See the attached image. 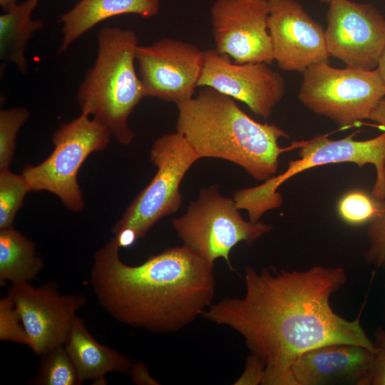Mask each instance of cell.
Segmentation results:
<instances>
[{
	"label": "cell",
	"instance_id": "cell-1",
	"mask_svg": "<svg viewBox=\"0 0 385 385\" xmlns=\"http://www.w3.org/2000/svg\"><path fill=\"white\" fill-rule=\"evenodd\" d=\"M244 279V297H225L201 316L236 331L251 352L265 361L262 385H297L294 361L319 346L351 344L375 353L359 318L347 320L331 307V296L347 279L343 267L257 271L247 267Z\"/></svg>",
	"mask_w": 385,
	"mask_h": 385
},
{
	"label": "cell",
	"instance_id": "cell-2",
	"mask_svg": "<svg viewBox=\"0 0 385 385\" xmlns=\"http://www.w3.org/2000/svg\"><path fill=\"white\" fill-rule=\"evenodd\" d=\"M111 239L93 255L91 283L101 307L115 320L157 334L178 332L211 304L213 266L185 245L125 264Z\"/></svg>",
	"mask_w": 385,
	"mask_h": 385
},
{
	"label": "cell",
	"instance_id": "cell-3",
	"mask_svg": "<svg viewBox=\"0 0 385 385\" xmlns=\"http://www.w3.org/2000/svg\"><path fill=\"white\" fill-rule=\"evenodd\" d=\"M176 131L200 158L232 162L258 181L273 177L282 153L297 148L293 142L281 148L279 140L289 135L282 128L259 123L245 113L232 98L210 87L176 104Z\"/></svg>",
	"mask_w": 385,
	"mask_h": 385
},
{
	"label": "cell",
	"instance_id": "cell-4",
	"mask_svg": "<svg viewBox=\"0 0 385 385\" xmlns=\"http://www.w3.org/2000/svg\"><path fill=\"white\" fill-rule=\"evenodd\" d=\"M97 43L96 60L78 88L77 101L81 113L128 145L135 137L128 118L145 97L135 68L138 37L132 30L106 26L98 32Z\"/></svg>",
	"mask_w": 385,
	"mask_h": 385
},
{
	"label": "cell",
	"instance_id": "cell-5",
	"mask_svg": "<svg viewBox=\"0 0 385 385\" xmlns=\"http://www.w3.org/2000/svg\"><path fill=\"white\" fill-rule=\"evenodd\" d=\"M355 133L339 140L321 135L309 140L299 141V159L290 160L285 172L273 176L262 184L237 190L234 200L240 209L247 211L251 222H258L262 215L282 203L279 187L294 175L317 166L339 163H353L359 168L372 164L376 172L371 193L385 200L383 166L385 160V131L371 139L357 140Z\"/></svg>",
	"mask_w": 385,
	"mask_h": 385
},
{
	"label": "cell",
	"instance_id": "cell-6",
	"mask_svg": "<svg viewBox=\"0 0 385 385\" xmlns=\"http://www.w3.org/2000/svg\"><path fill=\"white\" fill-rule=\"evenodd\" d=\"M173 226L183 245L212 266L223 258L231 270L230 252L235 245H250L272 229L260 221L245 220L234 199L220 194L217 185L202 188L186 212L173 220Z\"/></svg>",
	"mask_w": 385,
	"mask_h": 385
},
{
	"label": "cell",
	"instance_id": "cell-7",
	"mask_svg": "<svg viewBox=\"0 0 385 385\" xmlns=\"http://www.w3.org/2000/svg\"><path fill=\"white\" fill-rule=\"evenodd\" d=\"M110 130L87 114L61 124L52 135L53 150L42 163L26 165L22 175L31 191H48L72 212H80L84 200L78 183L79 169L88 156L106 148Z\"/></svg>",
	"mask_w": 385,
	"mask_h": 385
},
{
	"label": "cell",
	"instance_id": "cell-8",
	"mask_svg": "<svg viewBox=\"0 0 385 385\" xmlns=\"http://www.w3.org/2000/svg\"><path fill=\"white\" fill-rule=\"evenodd\" d=\"M384 97L385 86L377 69L337 68L327 61L303 72L298 95L307 108L342 128L368 119Z\"/></svg>",
	"mask_w": 385,
	"mask_h": 385
},
{
	"label": "cell",
	"instance_id": "cell-9",
	"mask_svg": "<svg viewBox=\"0 0 385 385\" xmlns=\"http://www.w3.org/2000/svg\"><path fill=\"white\" fill-rule=\"evenodd\" d=\"M150 159L157 172L113 225L111 231L114 235L129 228L138 239L143 238L160 220L176 212L183 203L181 182L200 158L176 131L164 134L154 142Z\"/></svg>",
	"mask_w": 385,
	"mask_h": 385
},
{
	"label": "cell",
	"instance_id": "cell-10",
	"mask_svg": "<svg viewBox=\"0 0 385 385\" xmlns=\"http://www.w3.org/2000/svg\"><path fill=\"white\" fill-rule=\"evenodd\" d=\"M145 97L176 104L194 96L204 63V51L186 41L163 38L135 51Z\"/></svg>",
	"mask_w": 385,
	"mask_h": 385
},
{
	"label": "cell",
	"instance_id": "cell-11",
	"mask_svg": "<svg viewBox=\"0 0 385 385\" xmlns=\"http://www.w3.org/2000/svg\"><path fill=\"white\" fill-rule=\"evenodd\" d=\"M327 22L330 56L349 67L377 68L385 48V18L372 4L332 0Z\"/></svg>",
	"mask_w": 385,
	"mask_h": 385
},
{
	"label": "cell",
	"instance_id": "cell-12",
	"mask_svg": "<svg viewBox=\"0 0 385 385\" xmlns=\"http://www.w3.org/2000/svg\"><path fill=\"white\" fill-rule=\"evenodd\" d=\"M268 0H215L210 8L215 50L235 63L274 61Z\"/></svg>",
	"mask_w": 385,
	"mask_h": 385
},
{
	"label": "cell",
	"instance_id": "cell-13",
	"mask_svg": "<svg viewBox=\"0 0 385 385\" xmlns=\"http://www.w3.org/2000/svg\"><path fill=\"white\" fill-rule=\"evenodd\" d=\"M198 87H210L267 119L285 92L282 76L264 62L235 63L215 49L204 51Z\"/></svg>",
	"mask_w": 385,
	"mask_h": 385
},
{
	"label": "cell",
	"instance_id": "cell-14",
	"mask_svg": "<svg viewBox=\"0 0 385 385\" xmlns=\"http://www.w3.org/2000/svg\"><path fill=\"white\" fill-rule=\"evenodd\" d=\"M8 293L21 314L28 346L38 355L63 344L77 312L86 304L81 294L58 293L54 283L39 287L29 282L15 283Z\"/></svg>",
	"mask_w": 385,
	"mask_h": 385
},
{
	"label": "cell",
	"instance_id": "cell-15",
	"mask_svg": "<svg viewBox=\"0 0 385 385\" xmlns=\"http://www.w3.org/2000/svg\"><path fill=\"white\" fill-rule=\"evenodd\" d=\"M267 28L274 61L285 71L304 72L330 56L325 29L297 0H268Z\"/></svg>",
	"mask_w": 385,
	"mask_h": 385
},
{
	"label": "cell",
	"instance_id": "cell-16",
	"mask_svg": "<svg viewBox=\"0 0 385 385\" xmlns=\"http://www.w3.org/2000/svg\"><path fill=\"white\" fill-rule=\"evenodd\" d=\"M374 353L351 344L315 347L299 355L292 365L297 385L351 382L359 385L369 369Z\"/></svg>",
	"mask_w": 385,
	"mask_h": 385
},
{
	"label": "cell",
	"instance_id": "cell-17",
	"mask_svg": "<svg viewBox=\"0 0 385 385\" xmlns=\"http://www.w3.org/2000/svg\"><path fill=\"white\" fill-rule=\"evenodd\" d=\"M63 346L83 381L89 379L95 384H106V374H130L134 363L125 354L98 342L78 316L70 327Z\"/></svg>",
	"mask_w": 385,
	"mask_h": 385
},
{
	"label": "cell",
	"instance_id": "cell-18",
	"mask_svg": "<svg viewBox=\"0 0 385 385\" xmlns=\"http://www.w3.org/2000/svg\"><path fill=\"white\" fill-rule=\"evenodd\" d=\"M160 8V0H81L60 16L63 38L59 52L66 51L76 39L109 18L128 14L150 18Z\"/></svg>",
	"mask_w": 385,
	"mask_h": 385
},
{
	"label": "cell",
	"instance_id": "cell-19",
	"mask_svg": "<svg viewBox=\"0 0 385 385\" xmlns=\"http://www.w3.org/2000/svg\"><path fill=\"white\" fill-rule=\"evenodd\" d=\"M40 0H26L0 15V59L13 63L21 73L28 71L26 45L34 33L43 27L31 14Z\"/></svg>",
	"mask_w": 385,
	"mask_h": 385
},
{
	"label": "cell",
	"instance_id": "cell-20",
	"mask_svg": "<svg viewBox=\"0 0 385 385\" xmlns=\"http://www.w3.org/2000/svg\"><path fill=\"white\" fill-rule=\"evenodd\" d=\"M43 267L34 242L12 228L0 230V284L30 282Z\"/></svg>",
	"mask_w": 385,
	"mask_h": 385
},
{
	"label": "cell",
	"instance_id": "cell-21",
	"mask_svg": "<svg viewBox=\"0 0 385 385\" xmlns=\"http://www.w3.org/2000/svg\"><path fill=\"white\" fill-rule=\"evenodd\" d=\"M83 383L63 344L41 354L38 371L32 380L37 385H80Z\"/></svg>",
	"mask_w": 385,
	"mask_h": 385
},
{
	"label": "cell",
	"instance_id": "cell-22",
	"mask_svg": "<svg viewBox=\"0 0 385 385\" xmlns=\"http://www.w3.org/2000/svg\"><path fill=\"white\" fill-rule=\"evenodd\" d=\"M29 191L22 174L14 173L9 168L0 169V230L13 227L16 215Z\"/></svg>",
	"mask_w": 385,
	"mask_h": 385
},
{
	"label": "cell",
	"instance_id": "cell-23",
	"mask_svg": "<svg viewBox=\"0 0 385 385\" xmlns=\"http://www.w3.org/2000/svg\"><path fill=\"white\" fill-rule=\"evenodd\" d=\"M384 200L377 199L366 191L353 190L340 198L337 211L340 217L349 225L369 223L381 211Z\"/></svg>",
	"mask_w": 385,
	"mask_h": 385
},
{
	"label": "cell",
	"instance_id": "cell-24",
	"mask_svg": "<svg viewBox=\"0 0 385 385\" xmlns=\"http://www.w3.org/2000/svg\"><path fill=\"white\" fill-rule=\"evenodd\" d=\"M29 116V111L23 107L0 111V169L12 162L18 132Z\"/></svg>",
	"mask_w": 385,
	"mask_h": 385
},
{
	"label": "cell",
	"instance_id": "cell-25",
	"mask_svg": "<svg viewBox=\"0 0 385 385\" xmlns=\"http://www.w3.org/2000/svg\"><path fill=\"white\" fill-rule=\"evenodd\" d=\"M0 339L29 345L21 314L9 293L0 300Z\"/></svg>",
	"mask_w": 385,
	"mask_h": 385
},
{
	"label": "cell",
	"instance_id": "cell-26",
	"mask_svg": "<svg viewBox=\"0 0 385 385\" xmlns=\"http://www.w3.org/2000/svg\"><path fill=\"white\" fill-rule=\"evenodd\" d=\"M369 247L364 260L376 268H385V200L380 213L369 222L367 229Z\"/></svg>",
	"mask_w": 385,
	"mask_h": 385
},
{
	"label": "cell",
	"instance_id": "cell-27",
	"mask_svg": "<svg viewBox=\"0 0 385 385\" xmlns=\"http://www.w3.org/2000/svg\"><path fill=\"white\" fill-rule=\"evenodd\" d=\"M376 351L369 371L359 385H385V330L379 327L374 331Z\"/></svg>",
	"mask_w": 385,
	"mask_h": 385
},
{
	"label": "cell",
	"instance_id": "cell-28",
	"mask_svg": "<svg viewBox=\"0 0 385 385\" xmlns=\"http://www.w3.org/2000/svg\"><path fill=\"white\" fill-rule=\"evenodd\" d=\"M265 361L257 354L251 352L247 357L244 371L235 381V385L262 384L265 372Z\"/></svg>",
	"mask_w": 385,
	"mask_h": 385
},
{
	"label": "cell",
	"instance_id": "cell-29",
	"mask_svg": "<svg viewBox=\"0 0 385 385\" xmlns=\"http://www.w3.org/2000/svg\"><path fill=\"white\" fill-rule=\"evenodd\" d=\"M130 374L133 384L137 385H158L156 381L150 374L148 368L142 361H136L133 364Z\"/></svg>",
	"mask_w": 385,
	"mask_h": 385
},
{
	"label": "cell",
	"instance_id": "cell-30",
	"mask_svg": "<svg viewBox=\"0 0 385 385\" xmlns=\"http://www.w3.org/2000/svg\"><path fill=\"white\" fill-rule=\"evenodd\" d=\"M368 119L376 123L385 130V97L382 98L375 106Z\"/></svg>",
	"mask_w": 385,
	"mask_h": 385
},
{
	"label": "cell",
	"instance_id": "cell-31",
	"mask_svg": "<svg viewBox=\"0 0 385 385\" xmlns=\"http://www.w3.org/2000/svg\"><path fill=\"white\" fill-rule=\"evenodd\" d=\"M120 247H128L138 240L135 232L129 228L123 229L115 235Z\"/></svg>",
	"mask_w": 385,
	"mask_h": 385
},
{
	"label": "cell",
	"instance_id": "cell-32",
	"mask_svg": "<svg viewBox=\"0 0 385 385\" xmlns=\"http://www.w3.org/2000/svg\"><path fill=\"white\" fill-rule=\"evenodd\" d=\"M376 69L379 71L385 86V48L380 56Z\"/></svg>",
	"mask_w": 385,
	"mask_h": 385
},
{
	"label": "cell",
	"instance_id": "cell-33",
	"mask_svg": "<svg viewBox=\"0 0 385 385\" xmlns=\"http://www.w3.org/2000/svg\"><path fill=\"white\" fill-rule=\"evenodd\" d=\"M17 4L16 0H0L1 7L7 11Z\"/></svg>",
	"mask_w": 385,
	"mask_h": 385
},
{
	"label": "cell",
	"instance_id": "cell-34",
	"mask_svg": "<svg viewBox=\"0 0 385 385\" xmlns=\"http://www.w3.org/2000/svg\"><path fill=\"white\" fill-rule=\"evenodd\" d=\"M321 3L329 4L332 0H319Z\"/></svg>",
	"mask_w": 385,
	"mask_h": 385
},
{
	"label": "cell",
	"instance_id": "cell-35",
	"mask_svg": "<svg viewBox=\"0 0 385 385\" xmlns=\"http://www.w3.org/2000/svg\"><path fill=\"white\" fill-rule=\"evenodd\" d=\"M383 175H384V179L385 181V160H384V166H383Z\"/></svg>",
	"mask_w": 385,
	"mask_h": 385
}]
</instances>
